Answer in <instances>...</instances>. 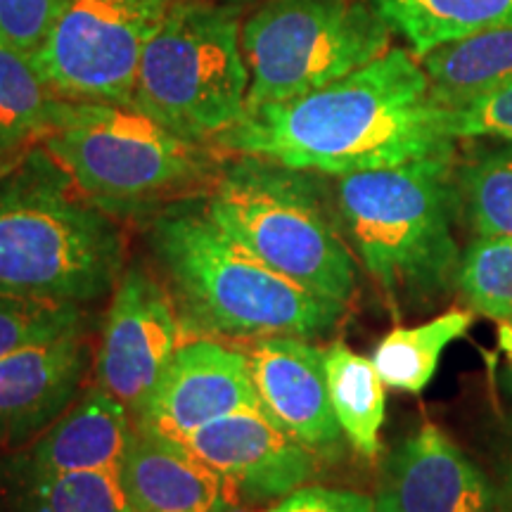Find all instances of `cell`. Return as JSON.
Here are the masks:
<instances>
[{
  "mask_svg": "<svg viewBox=\"0 0 512 512\" xmlns=\"http://www.w3.org/2000/svg\"><path fill=\"white\" fill-rule=\"evenodd\" d=\"M259 406L318 458L342 453L344 432L332 411L325 351L304 337H264L247 351Z\"/></svg>",
  "mask_w": 512,
  "mask_h": 512,
  "instance_id": "obj_14",
  "label": "cell"
},
{
  "mask_svg": "<svg viewBox=\"0 0 512 512\" xmlns=\"http://www.w3.org/2000/svg\"><path fill=\"white\" fill-rule=\"evenodd\" d=\"M373 0H264L242 22L247 110L302 98L392 48Z\"/></svg>",
  "mask_w": 512,
  "mask_h": 512,
  "instance_id": "obj_8",
  "label": "cell"
},
{
  "mask_svg": "<svg viewBox=\"0 0 512 512\" xmlns=\"http://www.w3.org/2000/svg\"><path fill=\"white\" fill-rule=\"evenodd\" d=\"M131 430V411L95 384L36 439L29 472L119 470Z\"/></svg>",
  "mask_w": 512,
  "mask_h": 512,
  "instance_id": "obj_17",
  "label": "cell"
},
{
  "mask_svg": "<svg viewBox=\"0 0 512 512\" xmlns=\"http://www.w3.org/2000/svg\"><path fill=\"white\" fill-rule=\"evenodd\" d=\"M240 3L174 0L140 60L131 107L185 138L214 143L247 114Z\"/></svg>",
  "mask_w": 512,
  "mask_h": 512,
  "instance_id": "obj_7",
  "label": "cell"
},
{
  "mask_svg": "<svg viewBox=\"0 0 512 512\" xmlns=\"http://www.w3.org/2000/svg\"><path fill=\"white\" fill-rule=\"evenodd\" d=\"M181 311L174 294L145 268H124L114 285L95 375L98 387L136 415L181 347Z\"/></svg>",
  "mask_w": 512,
  "mask_h": 512,
  "instance_id": "obj_10",
  "label": "cell"
},
{
  "mask_svg": "<svg viewBox=\"0 0 512 512\" xmlns=\"http://www.w3.org/2000/svg\"><path fill=\"white\" fill-rule=\"evenodd\" d=\"M420 62L432 98L441 107H458L512 81V27L448 43Z\"/></svg>",
  "mask_w": 512,
  "mask_h": 512,
  "instance_id": "obj_19",
  "label": "cell"
},
{
  "mask_svg": "<svg viewBox=\"0 0 512 512\" xmlns=\"http://www.w3.org/2000/svg\"><path fill=\"white\" fill-rule=\"evenodd\" d=\"M88 358L83 325L0 358V446H22L46 432L79 396Z\"/></svg>",
  "mask_w": 512,
  "mask_h": 512,
  "instance_id": "obj_15",
  "label": "cell"
},
{
  "mask_svg": "<svg viewBox=\"0 0 512 512\" xmlns=\"http://www.w3.org/2000/svg\"><path fill=\"white\" fill-rule=\"evenodd\" d=\"M152 249L181 318L207 335L311 339L335 328L347 309L275 271L188 202L157 216Z\"/></svg>",
  "mask_w": 512,
  "mask_h": 512,
  "instance_id": "obj_2",
  "label": "cell"
},
{
  "mask_svg": "<svg viewBox=\"0 0 512 512\" xmlns=\"http://www.w3.org/2000/svg\"><path fill=\"white\" fill-rule=\"evenodd\" d=\"M268 512H380L375 498L330 486H299Z\"/></svg>",
  "mask_w": 512,
  "mask_h": 512,
  "instance_id": "obj_29",
  "label": "cell"
},
{
  "mask_svg": "<svg viewBox=\"0 0 512 512\" xmlns=\"http://www.w3.org/2000/svg\"><path fill=\"white\" fill-rule=\"evenodd\" d=\"M373 5L418 60L448 43L512 27V0H373Z\"/></svg>",
  "mask_w": 512,
  "mask_h": 512,
  "instance_id": "obj_18",
  "label": "cell"
},
{
  "mask_svg": "<svg viewBox=\"0 0 512 512\" xmlns=\"http://www.w3.org/2000/svg\"><path fill=\"white\" fill-rule=\"evenodd\" d=\"M133 512H223L233 486L181 441L159 437L133 422L119 463Z\"/></svg>",
  "mask_w": 512,
  "mask_h": 512,
  "instance_id": "obj_16",
  "label": "cell"
},
{
  "mask_svg": "<svg viewBox=\"0 0 512 512\" xmlns=\"http://www.w3.org/2000/svg\"><path fill=\"white\" fill-rule=\"evenodd\" d=\"M453 143L422 62L408 48H389L330 86L247 110L211 145L339 178L453 155Z\"/></svg>",
  "mask_w": 512,
  "mask_h": 512,
  "instance_id": "obj_1",
  "label": "cell"
},
{
  "mask_svg": "<svg viewBox=\"0 0 512 512\" xmlns=\"http://www.w3.org/2000/svg\"><path fill=\"white\" fill-rule=\"evenodd\" d=\"M444 110L448 136L453 140L498 138L512 143V81Z\"/></svg>",
  "mask_w": 512,
  "mask_h": 512,
  "instance_id": "obj_27",
  "label": "cell"
},
{
  "mask_svg": "<svg viewBox=\"0 0 512 512\" xmlns=\"http://www.w3.org/2000/svg\"><path fill=\"white\" fill-rule=\"evenodd\" d=\"M460 195L477 238H512V147L467 164Z\"/></svg>",
  "mask_w": 512,
  "mask_h": 512,
  "instance_id": "obj_24",
  "label": "cell"
},
{
  "mask_svg": "<svg viewBox=\"0 0 512 512\" xmlns=\"http://www.w3.org/2000/svg\"><path fill=\"white\" fill-rule=\"evenodd\" d=\"M470 309L484 318L512 316V238H477L463 252L456 280Z\"/></svg>",
  "mask_w": 512,
  "mask_h": 512,
  "instance_id": "obj_25",
  "label": "cell"
},
{
  "mask_svg": "<svg viewBox=\"0 0 512 512\" xmlns=\"http://www.w3.org/2000/svg\"><path fill=\"white\" fill-rule=\"evenodd\" d=\"M226 3H252V0H226Z\"/></svg>",
  "mask_w": 512,
  "mask_h": 512,
  "instance_id": "obj_34",
  "label": "cell"
},
{
  "mask_svg": "<svg viewBox=\"0 0 512 512\" xmlns=\"http://www.w3.org/2000/svg\"><path fill=\"white\" fill-rule=\"evenodd\" d=\"M183 444L233 491L252 498H283L316 475V453L290 437L261 406L209 422Z\"/></svg>",
  "mask_w": 512,
  "mask_h": 512,
  "instance_id": "obj_13",
  "label": "cell"
},
{
  "mask_svg": "<svg viewBox=\"0 0 512 512\" xmlns=\"http://www.w3.org/2000/svg\"><path fill=\"white\" fill-rule=\"evenodd\" d=\"M259 406L247 354L214 337L178 347L133 422L159 437L183 441L209 422Z\"/></svg>",
  "mask_w": 512,
  "mask_h": 512,
  "instance_id": "obj_11",
  "label": "cell"
},
{
  "mask_svg": "<svg viewBox=\"0 0 512 512\" xmlns=\"http://www.w3.org/2000/svg\"><path fill=\"white\" fill-rule=\"evenodd\" d=\"M83 313L74 304L0 294V358L27 344L81 328Z\"/></svg>",
  "mask_w": 512,
  "mask_h": 512,
  "instance_id": "obj_26",
  "label": "cell"
},
{
  "mask_svg": "<svg viewBox=\"0 0 512 512\" xmlns=\"http://www.w3.org/2000/svg\"><path fill=\"white\" fill-rule=\"evenodd\" d=\"M38 143L74 188L110 216L185 202L209 192L223 169L211 143L110 102L60 100Z\"/></svg>",
  "mask_w": 512,
  "mask_h": 512,
  "instance_id": "obj_5",
  "label": "cell"
},
{
  "mask_svg": "<svg viewBox=\"0 0 512 512\" xmlns=\"http://www.w3.org/2000/svg\"><path fill=\"white\" fill-rule=\"evenodd\" d=\"M223 512H268V510H245V508H230V510H223Z\"/></svg>",
  "mask_w": 512,
  "mask_h": 512,
  "instance_id": "obj_33",
  "label": "cell"
},
{
  "mask_svg": "<svg viewBox=\"0 0 512 512\" xmlns=\"http://www.w3.org/2000/svg\"><path fill=\"white\" fill-rule=\"evenodd\" d=\"M472 328L470 311H448L415 328H396L373 351V363L384 387L403 394H420L430 387L448 344Z\"/></svg>",
  "mask_w": 512,
  "mask_h": 512,
  "instance_id": "obj_21",
  "label": "cell"
},
{
  "mask_svg": "<svg viewBox=\"0 0 512 512\" xmlns=\"http://www.w3.org/2000/svg\"><path fill=\"white\" fill-rule=\"evenodd\" d=\"M453 155L339 176V226L396 316L439 302L456 285Z\"/></svg>",
  "mask_w": 512,
  "mask_h": 512,
  "instance_id": "obj_4",
  "label": "cell"
},
{
  "mask_svg": "<svg viewBox=\"0 0 512 512\" xmlns=\"http://www.w3.org/2000/svg\"><path fill=\"white\" fill-rule=\"evenodd\" d=\"M174 0H64L31 62L60 100L131 105L140 60Z\"/></svg>",
  "mask_w": 512,
  "mask_h": 512,
  "instance_id": "obj_9",
  "label": "cell"
},
{
  "mask_svg": "<svg viewBox=\"0 0 512 512\" xmlns=\"http://www.w3.org/2000/svg\"><path fill=\"white\" fill-rule=\"evenodd\" d=\"M124 273V238L41 145L0 176V294L98 302Z\"/></svg>",
  "mask_w": 512,
  "mask_h": 512,
  "instance_id": "obj_3",
  "label": "cell"
},
{
  "mask_svg": "<svg viewBox=\"0 0 512 512\" xmlns=\"http://www.w3.org/2000/svg\"><path fill=\"white\" fill-rule=\"evenodd\" d=\"M508 323H510V325H512V316H510V318H508Z\"/></svg>",
  "mask_w": 512,
  "mask_h": 512,
  "instance_id": "obj_35",
  "label": "cell"
},
{
  "mask_svg": "<svg viewBox=\"0 0 512 512\" xmlns=\"http://www.w3.org/2000/svg\"><path fill=\"white\" fill-rule=\"evenodd\" d=\"M505 498H508L512 508V448L508 453V460H505Z\"/></svg>",
  "mask_w": 512,
  "mask_h": 512,
  "instance_id": "obj_32",
  "label": "cell"
},
{
  "mask_svg": "<svg viewBox=\"0 0 512 512\" xmlns=\"http://www.w3.org/2000/svg\"><path fill=\"white\" fill-rule=\"evenodd\" d=\"M60 98L50 91L34 62L0 43V124L24 143L41 140Z\"/></svg>",
  "mask_w": 512,
  "mask_h": 512,
  "instance_id": "obj_22",
  "label": "cell"
},
{
  "mask_svg": "<svg viewBox=\"0 0 512 512\" xmlns=\"http://www.w3.org/2000/svg\"><path fill=\"white\" fill-rule=\"evenodd\" d=\"M62 5L64 0H0V43L31 60Z\"/></svg>",
  "mask_w": 512,
  "mask_h": 512,
  "instance_id": "obj_28",
  "label": "cell"
},
{
  "mask_svg": "<svg viewBox=\"0 0 512 512\" xmlns=\"http://www.w3.org/2000/svg\"><path fill=\"white\" fill-rule=\"evenodd\" d=\"M325 373L332 411L344 437L358 456L375 460L380 453V430L384 422V382L373 358L354 354L344 342L325 351Z\"/></svg>",
  "mask_w": 512,
  "mask_h": 512,
  "instance_id": "obj_20",
  "label": "cell"
},
{
  "mask_svg": "<svg viewBox=\"0 0 512 512\" xmlns=\"http://www.w3.org/2000/svg\"><path fill=\"white\" fill-rule=\"evenodd\" d=\"M375 503L380 512H496L498 494L456 441L425 422L384 460Z\"/></svg>",
  "mask_w": 512,
  "mask_h": 512,
  "instance_id": "obj_12",
  "label": "cell"
},
{
  "mask_svg": "<svg viewBox=\"0 0 512 512\" xmlns=\"http://www.w3.org/2000/svg\"><path fill=\"white\" fill-rule=\"evenodd\" d=\"M29 147H24V150H19V152H15V155H8V157H0V176L3 174H8V171L12 169V166H15L19 159H22V155L24 152H27Z\"/></svg>",
  "mask_w": 512,
  "mask_h": 512,
  "instance_id": "obj_31",
  "label": "cell"
},
{
  "mask_svg": "<svg viewBox=\"0 0 512 512\" xmlns=\"http://www.w3.org/2000/svg\"><path fill=\"white\" fill-rule=\"evenodd\" d=\"M31 143H24V140H19L15 133H10L8 128L0 124V157H8V155H15V152L24 150V147H29Z\"/></svg>",
  "mask_w": 512,
  "mask_h": 512,
  "instance_id": "obj_30",
  "label": "cell"
},
{
  "mask_svg": "<svg viewBox=\"0 0 512 512\" xmlns=\"http://www.w3.org/2000/svg\"><path fill=\"white\" fill-rule=\"evenodd\" d=\"M27 512H133L119 470L29 472Z\"/></svg>",
  "mask_w": 512,
  "mask_h": 512,
  "instance_id": "obj_23",
  "label": "cell"
},
{
  "mask_svg": "<svg viewBox=\"0 0 512 512\" xmlns=\"http://www.w3.org/2000/svg\"><path fill=\"white\" fill-rule=\"evenodd\" d=\"M316 176L235 155L223 164L202 207L216 226L275 271L349 306L356 261Z\"/></svg>",
  "mask_w": 512,
  "mask_h": 512,
  "instance_id": "obj_6",
  "label": "cell"
}]
</instances>
